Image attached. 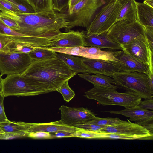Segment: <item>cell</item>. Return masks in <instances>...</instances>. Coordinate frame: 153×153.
Returning <instances> with one entry per match:
<instances>
[{
  "instance_id": "8d00e7d4",
  "label": "cell",
  "mask_w": 153,
  "mask_h": 153,
  "mask_svg": "<svg viewBox=\"0 0 153 153\" xmlns=\"http://www.w3.org/2000/svg\"><path fill=\"white\" fill-rule=\"evenodd\" d=\"M27 136L34 139H53L51 133L43 132H31L28 134Z\"/></svg>"
},
{
  "instance_id": "7402d4cb",
  "label": "cell",
  "mask_w": 153,
  "mask_h": 153,
  "mask_svg": "<svg viewBox=\"0 0 153 153\" xmlns=\"http://www.w3.org/2000/svg\"><path fill=\"white\" fill-rule=\"evenodd\" d=\"M137 20L144 27H153V7L136 1Z\"/></svg>"
},
{
  "instance_id": "e575fe53",
  "label": "cell",
  "mask_w": 153,
  "mask_h": 153,
  "mask_svg": "<svg viewBox=\"0 0 153 153\" xmlns=\"http://www.w3.org/2000/svg\"><path fill=\"white\" fill-rule=\"evenodd\" d=\"M0 21L10 28L16 31L19 30L20 29L17 23L9 18L0 17Z\"/></svg>"
},
{
  "instance_id": "52a82bcc",
  "label": "cell",
  "mask_w": 153,
  "mask_h": 153,
  "mask_svg": "<svg viewBox=\"0 0 153 153\" xmlns=\"http://www.w3.org/2000/svg\"><path fill=\"white\" fill-rule=\"evenodd\" d=\"M109 38L121 45L137 38L147 39L144 27L137 20L116 22L107 32Z\"/></svg>"
},
{
  "instance_id": "f35d334b",
  "label": "cell",
  "mask_w": 153,
  "mask_h": 153,
  "mask_svg": "<svg viewBox=\"0 0 153 153\" xmlns=\"http://www.w3.org/2000/svg\"><path fill=\"white\" fill-rule=\"evenodd\" d=\"M75 133L66 131H59L51 133L53 138L75 137Z\"/></svg>"
},
{
  "instance_id": "ba28073f",
  "label": "cell",
  "mask_w": 153,
  "mask_h": 153,
  "mask_svg": "<svg viewBox=\"0 0 153 153\" xmlns=\"http://www.w3.org/2000/svg\"><path fill=\"white\" fill-rule=\"evenodd\" d=\"M45 93L29 83L20 74L7 75L3 79L1 94L4 98L9 96H33Z\"/></svg>"
},
{
  "instance_id": "ee69618b",
  "label": "cell",
  "mask_w": 153,
  "mask_h": 153,
  "mask_svg": "<svg viewBox=\"0 0 153 153\" xmlns=\"http://www.w3.org/2000/svg\"><path fill=\"white\" fill-rule=\"evenodd\" d=\"M4 133L3 132V131L1 129V128L0 127V133Z\"/></svg>"
},
{
  "instance_id": "44dd1931",
  "label": "cell",
  "mask_w": 153,
  "mask_h": 153,
  "mask_svg": "<svg viewBox=\"0 0 153 153\" xmlns=\"http://www.w3.org/2000/svg\"><path fill=\"white\" fill-rule=\"evenodd\" d=\"M120 1L121 5L117 22L137 20L136 0H123Z\"/></svg>"
},
{
  "instance_id": "ffe728a7",
  "label": "cell",
  "mask_w": 153,
  "mask_h": 153,
  "mask_svg": "<svg viewBox=\"0 0 153 153\" xmlns=\"http://www.w3.org/2000/svg\"><path fill=\"white\" fill-rule=\"evenodd\" d=\"M0 127L4 132L12 137L27 136L28 134L29 123L15 122L8 120L0 123Z\"/></svg>"
},
{
  "instance_id": "2e32d148",
  "label": "cell",
  "mask_w": 153,
  "mask_h": 153,
  "mask_svg": "<svg viewBox=\"0 0 153 153\" xmlns=\"http://www.w3.org/2000/svg\"><path fill=\"white\" fill-rule=\"evenodd\" d=\"M114 51L102 50L101 48L93 47L79 46L69 48V54L93 59H102L117 62L114 56Z\"/></svg>"
},
{
  "instance_id": "83f0119b",
  "label": "cell",
  "mask_w": 153,
  "mask_h": 153,
  "mask_svg": "<svg viewBox=\"0 0 153 153\" xmlns=\"http://www.w3.org/2000/svg\"><path fill=\"white\" fill-rule=\"evenodd\" d=\"M124 121L118 117L101 118L96 117L94 119L86 122L97 125L107 126L120 123Z\"/></svg>"
},
{
  "instance_id": "4dcf8cb0",
  "label": "cell",
  "mask_w": 153,
  "mask_h": 153,
  "mask_svg": "<svg viewBox=\"0 0 153 153\" xmlns=\"http://www.w3.org/2000/svg\"><path fill=\"white\" fill-rule=\"evenodd\" d=\"M105 132V139L142 140L140 137L135 136Z\"/></svg>"
},
{
  "instance_id": "f1b7e54d",
  "label": "cell",
  "mask_w": 153,
  "mask_h": 153,
  "mask_svg": "<svg viewBox=\"0 0 153 153\" xmlns=\"http://www.w3.org/2000/svg\"><path fill=\"white\" fill-rule=\"evenodd\" d=\"M69 80L64 82L56 91L62 94L64 100L67 102H68L75 96L74 92L69 86Z\"/></svg>"
},
{
  "instance_id": "f6af8a7d",
  "label": "cell",
  "mask_w": 153,
  "mask_h": 153,
  "mask_svg": "<svg viewBox=\"0 0 153 153\" xmlns=\"http://www.w3.org/2000/svg\"><path fill=\"white\" fill-rule=\"evenodd\" d=\"M119 0V1H123V0Z\"/></svg>"
},
{
  "instance_id": "484cf974",
  "label": "cell",
  "mask_w": 153,
  "mask_h": 153,
  "mask_svg": "<svg viewBox=\"0 0 153 153\" xmlns=\"http://www.w3.org/2000/svg\"><path fill=\"white\" fill-rule=\"evenodd\" d=\"M33 8L35 12L53 10L52 0H24Z\"/></svg>"
},
{
  "instance_id": "d590c367",
  "label": "cell",
  "mask_w": 153,
  "mask_h": 153,
  "mask_svg": "<svg viewBox=\"0 0 153 153\" xmlns=\"http://www.w3.org/2000/svg\"><path fill=\"white\" fill-rule=\"evenodd\" d=\"M73 126L77 127L92 131H99L105 127V126L97 125L87 122L79 123Z\"/></svg>"
},
{
  "instance_id": "7c38bea8",
  "label": "cell",
  "mask_w": 153,
  "mask_h": 153,
  "mask_svg": "<svg viewBox=\"0 0 153 153\" xmlns=\"http://www.w3.org/2000/svg\"><path fill=\"white\" fill-rule=\"evenodd\" d=\"M100 131L105 132L133 135L140 137L142 140H152L153 134L144 127L127 121L105 127Z\"/></svg>"
},
{
  "instance_id": "4fadbf2b",
  "label": "cell",
  "mask_w": 153,
  "mask_h": 153,
  "mask_svg": "<svg viewBox=\"0 0 153 153\" xmlns=\"http://www.w3.org/2000/svg\"><path fill=\"white\" fill-rule=\"evenodd\" d=\"M59 109L61 114L60 121L68 125L87 122L96 117L94 112L83 107H70L62 105Z\"/></svg>"
},
{
  "instance_id": "30bf717a",
  "label": "cell",
  "mask_w": 153,
  "mask_h": 153,
  "mask_svg": "<svg viewBox=\"0 0 153 153\" xmlns=\"http://www.w3.org/2000/svg\"><path fill=\"white\" fill-rule=\"evenodd\" d=\"M128 53L140 62L148 65L149 73H153V51L147 39L137 38L121 45Z\"/></svg>"
},
{
  "instance_id": "e0dca14e",
  "label": "cell",
  "mask_w": 153,
  "mask_h": 153,
  "mask_svg": "<svg viewBox=\"0 0 153 153\" xmlns=\"http://www.w3.org/2000/svg\"><path fill=\"white\" fill-rule=\"evenodd\" d=\"M81 32L84 46L112 50L124 49L121 45L114 42L109 38L107 32L97 34L85 31Z\"/></svg>"
},
{
  "instance_id": "9c48e42d",
  "label": "cell",
  "mask_w": 153,
  "mask_h": 153,
  "mask_svg": "<svg viewBox=\"0 0 153 153\" xmlns=\"http://www.w3.org/2000/svg\"><path fill=\"white\" fill-rule=\"evenodd\" d=\"M32 61L28 53H13L0 54V75L20 74Z\"/></svg>"
},
{
  "instance_id": "5bb4252c",
  "label": "cell",
  "mask_w": 153,
  "mask_h": 153,
  "mask_svg": "<svg viewBox=\"0 0 153 153\" xmlns=\"http://www.w3.org/2000/svg\"><path fill=\"white\" fill-rule=\"evenodd\" d=\"M114 56L117 60L115 62L119 66L121 71H136L149 75V66L133 57L125 50L114 51Z\"/></svg>"
},
{
  "instance_id": "d6986e66",
  "label": "cell",
  "mask_w": 153,
  "mask_h": 153,
  "mask_svg": "<svg viewBox=\"0 0 153 153\" xmlns=\"http://www.w3.org/2000/svg\"><path fill=\"white\" fill-rule=\"evenodd\" d=\"M84 46L81 32L70 31L62 33L56 39L53 41L51 47L63 48Z\"/></svg>"
},
{
  "instance_id": "3957f363",
  "label": "cell",
  "mask_w": 153,
  "mask_h": 153,
  "mask_svg": "<svg viewBox=\"0 0 153 153\" xmlns=\"http://www.w3.org/2000/svg\"><path fill=\"white\" fill-rule=\"evenodd\" d=\"M112 78L117 88L125 90L142 99L153 98V89L150 85L149 75L146 74L120 71L113 74Z\"/></svg>"
},
{
  "instance_id": "1f68e13d",
  "label": "cell",
  "mask_w": 153,
  "mask_h": 153,
  "mask_svg": "<svg viewBox=\"0 0 153 153\" xmlns=\"http://www.w3.org/2000/svg\"><path fill=\"white\" fill-rule=\"evenodd\" d=\"M0 10L19 13L21 11L7 0H0Z\"/></svg>"
},
{
  "instance_id": "74e56055",
  "label": "cell",
  "mask_w": 153,
  "mask_h": 153,
  "mask_svg": "<svg viewBox=\"0 0 153 153\" xmlns=\"http://www.w3.org/2000/svg\"><path fill=\"white\" fill-rule=\"evenodd\" d=\"M138 106L141 108L146 110H153V98L145 99L141 101Z\"/></svg>"
},
{
  "instance_id": "7bdbcfd3",
  "label": "cell",
  "mask_w": 153,
  "mask_h": 153,
  "mask_svg": "<svg viewBox=\"0 0 153 153\" xmlns=\"http://www.w3.org/2000/svg\"><path fill=\"white\" fill-rule=\"evenodd\" d=\"M143 3L153 7V0H145L144 1Z\"/></svg>"
},
{
  "instance_id": "8992f818",
  "label": "cell",
  "mask_w": 153,
  "mask_h": 153,
  "mask_svg": "<svg viewBox=\"0 0 153 153\" xmlns=\"http://www.w3.org/2000/svg\"><path fill=\"white\" fill-rule=\"evenodd\" d=\"M121 5L119 0H108L95 15L86 31L97 34L107 32L117 22Z\"/></svg>"
},
{
  "instance_id": "8fae6325",
  "label": "cell",
  "mask_w": 153,
  "mask_h": 153,
  "mask_svg": "<svg viewBox=\"0 0 153 153\" xmlns=\"http://www.w3.org/2000/svg\"><path fill=\"white\" fill-rule=\"evenodd\" d=\"M111 114H120L129 118V120L144 127L153 134V111L146 110L138 105L125 108L122 110H110L107 111Z\"/></svg>"
},
{
  "instance_id": "bcb514c9",
  "label": "cell",
  "mask_w": 153,
  "mask_h": 153,
  "mask_svg": "<svg viewBox=\"0 0 153 153\" xmlns=\"http://www.w3.org/2000/svg\"><path fill=\"white\" fill-rule=\"evenodd\" d=\"M144 0H143V1H144Z\"/></svg>"
},
{
  "instance_id": "603a6c76",
  "label": "cell",
  "mask_w": 153,
  "mask_h": 153,
  "mask_svg": "<svg viewBox=\"0 0 153 153\" xmlns=\"http://www.w3.org/2000/svg\"><path fill=\"white\" fill-rule=\"evenodd\" d=\"M79 76L92 83L94 85L117 89L113 78L100 74H91L88 73L78 74Z\"/></svg>"
},
{
  "instance_id": "f546056e",
  "label": "cell",
  "mask_w": 153,
  "mask_h": 153,
  "mask_svg": "<svg viewBox=\"0 0 153 153\" xmlns=\"http://www.w3.org/2000/svg\"><path fill=\"white\" fill-rule=\"evenodd\" d=\"M18 8L22 13L35 12L33 7L24 0H7Z\"/></svg>"
},
{
  "instance_id": "b9f144b4",
  "label": "cell",
  "mask_w": 153,
  "mask_h": 153,
  "mask_svg": "<svg viewBox=\"0 0 153 153\" xmlns=\"http://www.w3.org/2000/svg\"><path fill=\"white\" fill-rule=\"evenodd\" d=\"M10 137V136L8 134L4 133H0V139H5Z\"/></svg>"
},
{
  "instance_id": "836d02e7",
  "label": "cell",
  "mask_w": 153,
  "mask_h": 153,
  "mask_svg": "<svg viewBox=\"0 0 153 153\" xmlns=\"http://www.w3.org/2000/svg\"><path fill=\"white\" fill-rule=\"evenodd\" d=\"M3 79L0 75V123L8 120L5 113L4 107V97L1 94L2 84Z\"/></svg>"
},
{
  "instance_id": "ab89813d",
  "label": "cell",
  "mask_w": 153,
  "mask_h": 153,
  "mask_svg": "<svg viewBox=\"0 0 153 153\" xmlns=\"http://www.w3.org/2000/svg\"><path fill=\"white\" fill-rule=\"evenodd\" d=\"M146 38L151 50L153 51V27H145Z\"/></svg>"
},
{
  "instance_id": "ac0fdd59",
  "label": "cell",
  "mask_w": 153,
  "mask_h": 153,
  "mask_svg": "<svg viewBox=\"0 0 153 153\" xmlns=\"http://www.w3.org/2000/svg\"><path fill=\"white\" fill-rule=\"evenodd\" d=\"M28 134L33 132L52 133L59 131L74 132L82 128L64 124L60 121L45 123H29Z\"/></svg>"
},
{
  "instance_id": "277c9868",
  "label": "cell",
  "mask_w": 153,
  "mask_h": 153,
  "mask_svg": "<svg viewBox=\"0 0 153 153\" xmlns=\"http://www.w3.org/2000/svg\"><path fill=\"white\" fill-rule=\"evenodd\" d=\"M94 86L85 92L84 96L103 106L115 105L127 108L138 105L142 101L140 97L128 92L120 93L116 89Z\"/></svg>"
},
{
  "instance_id": "d6a6232c",
  "label": "cell",
  "mask_w": 153,
  "mask_h": 153,
  "mask_svg": "<svg viewBox=\"0 0 153 153\" xmlns=\"http://www.w3.org/2000/svg\"><path fill=\"white\" fill-rule=\"evenodd\" d=\"M70 0H52L53 10L62 13L68 7Z\"/></svg>"
},
{
  "instance_id": "7a4b0ae2",
  "label": "cell",
  "mask_w": 153,
  "mask_h": 153,
  "mask_svg": "<svg viewBox=\"0 0 153 153\" xmlns=\"http://www.w3.org/2000/svg\"><path fill=\"white\" fill-rule=\"evenodd\" d=\"M77 74L57 57L33 60L20 74L29 83L45 93L56 91L64 82Z\"/></svg>"
},
{
  "instance_id": "5b68a950",
  "label": "cell",
  "mask_w": 153,
  "mask_h": 153,
  "mask_svg": "<svg viewBox=\"0 0 153 153\" xmlns=\"http://www.w3.org/2000/svg\"><path fill=\"white\" fill-rule=\"evenodd\" d=\"M108 0H82L66 13L67 23L66 31L76 26L87 28L90 24L96 12Z\"/></svg>"
},
{
  "instance_id": "9a60e30c",
  "label": "cell",
  "mask_w": 153,
  "mask_h": 153,
  "mask_svg": "<svg viewBox=\"0 0 153 153\" xmlns=\"http://www.w3.org/2000/svg\"><path fill=\"white\" fill-rule=\"evenodd\" d=\"M82 63L90 74H100L112 78L113 74L121 71L115 61L83 57Z\"/></svg>"
},
{
  "instance_id": "cb8c5ba5",
  "label": "cell",
  "mask_w": 153,
  "mask_h": 153,
  "mask_svg": "<svg viewBox=\"0 0 153 153\" xmlns=\"http://www.w3.org/2000/svg\"><path fill=\"white\" fill-rule=\"evenodd\" d=\"M56 56L64 62L70 69L77 74L88 73V70L82 64V60L83 57H76L73 55L57 52Z\"/></svg>"
},
{
  "instance_id": "6da1fadb",
  "label": "cell",
  "mask_w": 153,
  "mask_h": 153,
  "mask_svg": "<svg viewBox=\"0 0 153 153\" xmlns=\"http://www.w3.org/2000/svg\"><path fill=\"white\" fill-rule=\"evenodd\" d=\"M65 13L53 10L32 13H15L8 11L0 12V17L10 18L20 26L17 32L24 35L53 41L66 30L67 23Z\"/></svg>"
},
{
  "instance_id": "d4e9b609",
  "label": "cell",
  "mask_w": 153,
  "mask_h": 153,
  "mask_svg": "<svg viewBox=\"0 0 153 153\" xmlns=\"http://www.w3.org/2000/svg\"><path fill=\"white\" fill-rule=\"evenodd\" d=\"M33 60H42L56 57V52L42 48H36L28 53Z\"/></svg>"
},
{
  "instance_id": "4316f807",
  "label": "cell",
  "mask_w": 153,
  "mask_h": 153,
  "mask_svg": "<svg viewBox=\"0 0 153 153\" xmlns=\"http://www.w3.org/2000/svg\"><path fill=\"white\" fill-rule=\"evenodd\" d=\"M105 132L99 131H92L83 128L75 133V137L89 139H104Z\"/></svg>"
},
{
  "instance_id": "60d3db41",
  "label": "cell",
  "mask_w": 153,
  "mask_h": 153,
  "mask_svg": "<svg viewBox=\"0 0 153 153\" xmlns=\"http://www.w3.org/2000/svg\"><path fill=\"white\" fill-rule=\"evenodd\" d=\"M82 0H70L68 6V12H70L73 7Z\"/></svg>"
}]
</instances>
